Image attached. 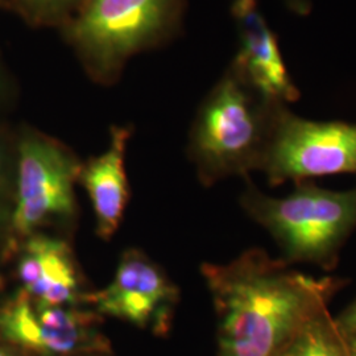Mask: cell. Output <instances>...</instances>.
I'll use <instances>...</instances> for the list:
<instances>
[{
  "label": "cell",
  "instance_id": "13",
  "mask_svg": "<svg viewBox=\"0 0 356 356\" xmlns=\"http://www.w3.org/2000/svg\"><path fill=\"white\" fill-rule=\"evenodd\" d=\"M26 11L47 24L63 26L78 13L85 0H19Z\"/></svg>",
  "mask_w": 356,
  "mask_h": 356
},
{
  "label": "cell",
  "instance_id": "12",
  "mask_svg": "<svg viewBox=\"0 0 356 356\" xmlns=\"http://www.w3.org/2000/svg\"><path fill=\"white\" fill-rule=\"evenodd\" d=\"M276 356L350 355L346 338L325 307L309 319Z\"/></svg>",
  "mask_w": 356,
  "mask_h": 356
},
{
  "label": "cell",
  "instance_id": "3",
  "mask_svg": "<svg viewBox=\"0 0 356 356\" xmlns=\"http://www.w3.org/2000/svg\"><path fill=\"white\" fill-rule=\"evenodd\" d=\"M241 206L267 229L288 264L334 269L344 243L356 229V188L329 191L307 179L296 182L291 194L279 198L251 185L243 193Z\"/></svg>",
  "mask_w": 356,
  "mask_h": 356
},
{
  "label": "cell",
  "instance_id": "10",
  "mask_svg": "<svg viewBox=\"0 0 356 356\" xmlns=\"http://www.w3.org/2000/svg\"><path fill=\"white\" fill-rule=\"evenodd\" d=\"M26 297L47 305L81 306L89 292L69 243L33 234L26 241L17 264Z\"/></svg>",
  "mask_w": 356,
  "mask_h": 356
},
{
  "label": "cell",
  "instance_id": "16",
  "mask_svg": "<svg viewBox=\"0 0 356 356\" xmlns=\"http://www.w3.org/2000/svg\"><path fill=\"white\" fill-rule=\"evenodd\" d=\"M284 3L297 15H306L310 13L312 1L310 0H284Z\"/></svg>",
  "mask_w": 356,
  "mask_h": 356
},
{
  "label": "cell",
  "instance_id": "1",
  "mask_svg": "<svg viewBox=\"0 0 356 356\" xmlns=\"http://www.w3.org/2000/svg\"><path fill=\"white\" fill-rule=\"evenodd\" d=\"M218 319V356H276L344 285L313 277L260 248L201 267Z\"/></svg>",
  "mask_w": 356,
  "mask_h": 356
},
{
  "label": "cell",
  "instance_id": "14",
  "mask_svg": "<svg viewBox=\"0 0 356 356\" xmlns=\"http://www.w3.org/2000/svg\"><path fill=\"white\" fill-rule=\"evenodd\" d=\"M344 338L356 337V300L334 319Z\"/></svg>",
  "mask_w": 356,
  "mask_h": 356
},
{
  "label": "cell",
  "instance_id": "15",
  "mask_svg": "<svg viewBox=\"0 0 356 356\" xmlns=\"http://www.w3.org/2000/svg\"><path fill=\"white\" fill-rule=\"evenodd\" d=\"M4 181H6V149L0 140V222L4 216V202H3Z\"/></svg>",
  "mask_w": 356,
  "mask_h": 356
},
{
  "label": "cell",
  "instance_id": "11",
  "mask_svg": "<svg viewBox=\"0 0 356 356\" xmlns=\"http://www.w3.org/2000/svg\"><path fill=\"white\" fill-rule=\"evenodd\" d=\"M131 128L114 126L107 148L101 154L82 163L78 184L85 189L92 204L95 232L110 241L119 229L129 202V184L126 172Z\"/></svg>",
  "mask_w": 356,
  "mask_h": 356
},
{
  "label": "cell",
  "instance_id": "17",
  "mask_svg": "<svg viewBox=\"0 0 356 356\" xmlns=\"http://www.w3.org/2000/svg\"><path fill=\"white\" fill-rule=\"evenodd\" d=\"M346 342H347V348H348V355L356 356V337L346 338Z\"/></svg>",
  "mask_w": 356,
  "mask_h": 356
},
{
  "label": "cell",
  "instance_id": "6",
  "mask_svg": "<svg viewBox=\"0 0 356 356\" xmlns=\"http://www.w3.org/2000/svg\"><path fill=\"white\" fill-rule=\"evenodd\" d=\"M260 172L272 186L356 173V124L309 120L284 106Z\"/></svg>",
  "mask_w": 356,
  "mask_h": 356
},
{
  "label": "cell",
  "instance_id": "2",
  "mask_svg": "<svg viewBox=\"0 0 356 356\" xmlns=\"http://www.w3.org/2000/svg\"><path fill=\"white\" fill-rule=\"evenodd\" d=\"M284 106L256 89L231 64L191 126L189 156L204 186L261 170Z\"/></svg>",
  "mask_w": 356,
  "mask_h": 356
},
{
  "label": "cell",
  "instance_id": "4",
  "mask_svg": "<svg viewBox=\"0 0 356 356\" xmlns=\"http://www.w3.org/2000/svg\"><path fill=\"white\" fill-rule=\"evenodd\" d=\"M186 0H85L65 38L99 83H113L136 54L175 35Z\"/></svg>",
  "mask_w": 356,
  "mask_h": 356
},
{
  "label": "cell",
  "instance_id": "18",
  "mask_svg": "<svg viewBox=\"0 0 356 356\" xmlns=\"http://www.w3.org/2000/svg\"><path fill=\"white\" fill-rule=\"evenodd\" d=\"M0 356H11V354H10L7 350H4V348L0 347Z\"/></svg>",
  "mask_w": 356,
  "mask_h": 356
},
{
  "label": "cell",
  "instance_id": "8",
  "mask_svg": "<svg viewBox=\"0 0 356 356\" xmlns=\"http://www.w3.org/2000/svg\"><path fill=\"white\" fill-rule=\"evenodd\" d=\"M98 318L79 306L47 305L22 293L0 313V331L40 356L86 355L108 350Z\"/></svg>",
  "mask_w": 356,
  "mask_h": 356
},
{
  "label": "cell",
  "instance_id": "9",
  "mask_svg": "<svg viewBox=\"0 0 356 356\" xmlns=\"http://www.w3.org/2000/svg\"><path fill=\"white\" fill-rule=\"evenodd\" d=\"M239 49L232 65L268 98L288 104L300 98L260 0H231Z\"/></svg>",
  "mask_w": 356,
  "mask_h": 356
},
{
  "label": "cell",
  "instance_id": "7",
  "mask_svg": "<svg viewBox=\"0 0 356 356\" xmlns=\"http://www.w3.org/2000/svg\"><path fill=\"white\" fill-rule=\"evenodd\" d=\"M179 300L177 285L151 257L136 248L124 251L113 281L101 291L89 292L83 305L99 316L128 322L143 330H169Z\"/></svg>",
  "mask_w": 356,
  "mask_h": 356
},
{
  "label": "cell",
  "instance_id": "5",
  "mask_svg": "<svg viewBox=\"0 0 356 356\" xmlns=\"http://www.w3.org/2000/svg\"><path fill=\"white\" fill-rule=\"evenodd\" d=\"M82 163L47 135L26 132L17 144V193L13 227L22 236L49 225L67 226L76 216V184Z\"/></svg>",
  "mask_w": 356,
  "mask_h": 356
}]
</instances>
